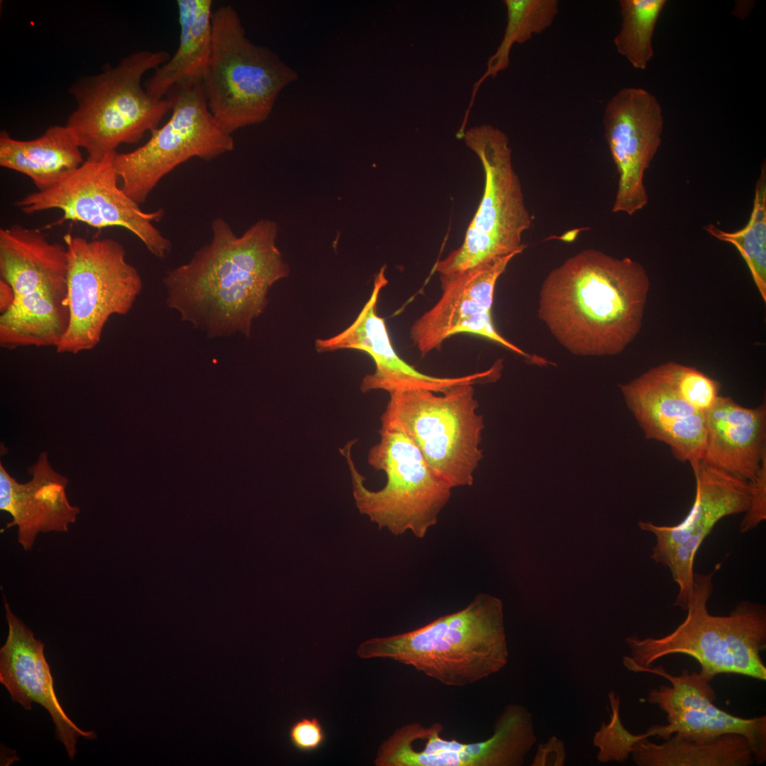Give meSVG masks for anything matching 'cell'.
I'll return each instance as SVG.
<instances>
[{
    "label": "cell",
    "mask_w": 766,
    "mask_h": 766,
    "mask_svg": "<svg viewBox=\"0 0 766 766\" xmlns=\"http://www.w3.org/2000/svg\"><path fill=\"white\" fill-rule=\"evenodd\" d=\"M211 228L209 243L164 275L167 306L209 338H248L270 289L289 274L276 245L278 225L261 219L238 235L216 218Z\"/></svg>",
    "instance_id": "obj_1"
},
{
    "label": "cell",
    "mask_w": 766,
    "mask_h": 766,
    "mask_svg": "<svg viewBox=\"0 0 766 766\" xmlns=\"http://www.w3.org/2000/svg\"><path fill=\"white\" fill-rule=\"evenodd\" d=\"M650 287L638 262L584 250L546 277L538 317L571 353L615 355L640 332Z\"/></svg>",
    "instance_id": "obj_2"
},
{
    "label": "cell",
    "mask_w": 766,
    "mask_h": 766,
    "mask_svg": "<svg viewBox=\"0 0 766 766\" xmlns=\"http://www.w3.org/2000/svg\"><path fill=\"white\" fill-rule=\"evenodd\" d=\"M357 655L392 659L447 686L474 684L508 662L502 603L480 593L465 608L417 629L366 640Z\"/></svg>",
    "instance_id": "obj_3"
},
{
    "label": "cell",
    "mask_w": 766,
    "mask_h": 766,
    "mask_svg": "<svg viewBox=\"0 0 766 766\" xmlns=\"http://www.w3.org/2000/svg\"><path fill=\"white\" fill-rule=\"evenodd\" d=\"M714 574L694 572L686 618L672 632L660 638H626L631 653L623 657L626 669L641 672L663 657L684 654L699 662V675L709 682L720 674L766 679L760 656L766 648L765 606L742 601L728 615H711L707 604Z\"/></svg>",
    "instance_id": "obj_4"
},
{
    "label": "cell",
    "mask_w": 766,
    "mask_h": 766,
    "mask_svg": "<svg viewBox=\"0 0 766 766\" xmlns=\"http://www.w3.org/2000/svg\"><path fill=\"white\" fill-rule=\"evenodd\" d=\"M170 57L164 50H140L106 66L99 74L84 77L70 88L77 107L66 126L73 132L87 158L100 159L122 144H134L159 127L172 101L157 98L142 83L144 74Z\"/></svg>",
    "instance_id": "obj_5"
},
{
    "label": "cell",
    "mask_w": 766,
    "mask_h": 766,
    "mask_svg": "<svg viewBox=\"0 0 766 766\" xmlns=\"http://www.w3.org/2000/svg\"><path fill=\"white\" fill-rule=\"evenodd\" d=\"M474 384H457L441 395L425 389L392 392L380 417V429L404 433L452 489L472 486L483 457L479 444L484 424L477 413Z\"/></svg>",
    "instance_id": "obj_6"
},
{
    "label": "cell",
    "mask_w": 766,
    "mask_h": 766,
    "mask_svg": "<svg viewBox=\"0 0 766 766\" xmlns=\"http://www.w3.org/2000/svg\"><path fill=\"white\" fill-rule=\"evenodd\" d=\"M379 433L380 439L369 450L367 462L387 476L386 484L379 490L366 487L352 455L355 440L340 450L350 474L355 506L379 529L394 535L409 531L423 538L438 523L452 488L431 470L404 433L389 429H379Z\"/></svg>",
    "instance_id": "obj_7"
},
{
    "label": "cell",
    "mask_w": 766,
    "mask_h": 766,
    "mask_svg": "<svg viewBox=\"0 0 766 766\" xmlns=\"http://www.w3.org/2000/svg\"><path fill=\"white\" fill-rule=\"evenodd\" d=\"M462 138L481 162L484 187L462 243L434 265L433 271L439 276L459 274L512 253H521L526 248L523 234L532 223L513 167L507 135L483 124L465 131Z\"/></svg>",
    "instance_id": "obj_8"
},
{
    "label": "cell",
    "mask_w": 766,
    "mask_h": 766,
    "mask_svg": "<svg viewBox=\"0 0 766 766\" xmlns=\"http://www.w3.org/2000/svg\"><path fill=\"white\" fill-rule=\"evenodd\" d=\"M211 49L202 82L208 107L228 133L267 116L285 73L276 57L245 37L231 5L212 13Z\"/></svg>",
    "instance_id": "obj_9"
},
{
    "label": "cell",
    "mask_w": 766,
    "mask_h": 766,
    "mask_svg": "<svg viewBox=\"0 0 766 766\" xmlns=\"http://www.w3.org/2000/svg\"><path fill=\"white\" fill-rule=\"evenodd\" d=\"M67 250L70 323L56 348L77 354L94 348L113 315H126L143 289L138 270L126 260L123 245L106 238L64 235Z\"/></svg>",
    "instance_id": "obj_10"
},
{
    "label": "cell",
    "mask_w": 766,
    "mask_h": 766,
    "mask_svg": "<svg viewBox=\"0 0 766 766\" xmlns=\"http://www.w3.org/2000/svg\"><path fill=\"white\" fill-rule=\"evenodd\" d=\"M166 96L173 103L167 121L143 145L113 156L121 187L138 204L178 165L193 157L210 161L234 149L232 135L208 107L202 84L174 87Z\"/></svg>",
    "instance_id": "obj_11"
},
{
    "label": "cell",
    "mask_w": 766,
    "mask_h": 766,
    "mask_svg": "<svg viewBox=\"0 0 766 766\" xmlns=\"http://www.w3.org/2000/svg\"><path fill=\"white\" fill-rule=\"evenodd\" d=\"M116 152L100 159L87 158L54 186L28 194L14 204L25 214L61 211L62 217L52 226L72 221L97 229L123 228L155 257L165 259L172 245L154 225L162 221L165 211L158 209L145 212L123 191L113 167Z\"/></svg>",
    "instance_id": "obj_12"
},
{
    "label": "cell",
    "mask_w": 766,
    "mask_h": 766,
    "mask_svg": "<svg viewBox=\"0 0 766 766\" xmlns=\"http://www.w3.org/2000/svg\"><path fill=\"white\" fill-rule=\"evenodd\" d=\"M438 723L413 722L395 730L379 748L377 766H521L536 741L533 716L518 704L506 706L490 738L463 743L441 737Z\"/></svg>",
    "instance_id": "obj_13"
},
{
    "label": "cell",
    "mask_w": 766,
    "mask_h": 766,
    "mask_svg": "<svg viewBox=\"0 0 766 766\" xmlns=\"http://www.w3.org/2000/svg\"><path fill=\"white\" fill-rule=\"evenodd\" d=\"M518 253L498 258L459 274L439 276L442 294L437 303L413 324L410 337L422 356L438 349L450 337L474 335L523 357L529 363L553 365L509 341L494 326L492 309L499 277Z\"/></svg>",
    "instance_id": "obj_14"
},
{
    "label": "cell",
    "mask_w": 766,
    "mask_h": 766,
    "mask_svg": "<svg viewBox=\"0 0 766 766\" xmlns=\"http://www.w3.org/2000/svg\"><path fill=\"white\" fill-rule=\"evenodd\" d=\"M696 494L686 517L674 526L639 521L640 528L651 532L656 542L651 557L667 566L678 586L675 604L685 610L693 589L696 553L706 537L723 518L745 513L750 504L748 482L717 471L700 462L694 473Z\"/></svg>",
    "instance_id": "obj_15"
},
{
    "label": "cell",
    "mask_w": 766,
    "mask_h": 766,
    "mask_svg": "<svg viewBox=\"0 0 766 766\" xmlns=\"http://www.w3.org/2000/svg\"><path fill=\"white\" fill-rule=\"evenodd\" d=\"M603 125L618 174L612 211L632 216L648 202L644 175L662 142V109L647 90L625 87L607 103Z\"/></svg>",
    "instance_id": "obj_16"
},
{
    "label": "cell",
    "mask_w": 766,
    "mask_h": 766,
    "mask_svg": "<svg viewBox=\"0 0 766 766\" xmlns=\"http://www.w3.org/2000/svg\"><path fill=\"white\" fill-rule=\"evenodd\" d=\"M385 270L384 265L375 275L371 295L353 323L331 338L317 339L316 350L325 353L355 349L369 355L375 369L362 380L360 390L364 393L382 390L389 394L406 389H425L443 393L457 384L488 382L492 377L490 369L460 377H436L418 371L397 354L384 319L377 311L380 292L388 283Z\"/></svg>",
    "instance_id": "obj_17"
},
{
    "label": "cell",
    "mask_w": 766,
    "mask_h": 766,
    "mask_svg": "<svg viewBox=\"0 0 766 766\" xmlns=\"http://www.w3.org/2000/svg\"><path fill=\"white\" fill-rule=\"evenodd\" d=\"M4 607L9 633L0 649V682L12 701L26 710H31V704L36 703L48 711L55 726L56 738L73 760L77 738L94 740L96 733L79 728L66 714L55 691L44 643L12 612L8 602L5 601Z\"/></svg>",
    "instance_id": "obj_18"
},
{
    "label": "cell",
    "mask_w": 766,
    "mask_h": 766,
    "mask_svg": "<svg viewBox=\"0 0 766 766\" xmlns=\"http://www.w3.org/2000/svg\"><path fill=\"white\" fill-rule=\"evenodd\" d=\"M619 387L645 438L668 445L674 457L688 462L696 472L705 448L704 413L673 392L650 370Z\"/></svg>",
    "instance_id": "obj_19"
},
{
    "label": "cell",
    "mask_w": 766,
    "mask_h": 766,
    "mask_svg": "<svg viewBox=\"0 0 766 766\" xmlns=\"http://www.w3.org/2000/svg\"><path fill=\"white\" fill-rule=\"evenodd\" d=\"M31 479L18 482L0 463V509L12 521L4 530L18 529V542L30 550L40 533L67 532L80 512L67 499L68 479L51 466L46 452L28 469Z\"/></svg>",
    "instance_id": "obj_20"
},
{
    "label": "cell",
    "mask_w": 766,
    "mask_h": 766,
    "mask_svg": "<svg viewBox=\"0 0 766 766\" xmlns=\"http://www.w3.org/2000/svg\"><path fill=\"white\" fill-rule=\"evenodd\" d=\"M706 443L701 462L733 477L753 481L766 455V404L750 409L719 396L704 413Z\"/></svg>",
    "instance_id": "obj_21"
},
{
    "label": "cell",
    "mask_w": 766,
    "mask_h": 766,
    "mask_svg": "<svg viewBox=\"0 0 766 766\" xmlns=\"http://www.w3.org/2000/svg\"><path fill=\"white\" fill-rule=\"evenodd\" d=\"M67 267L65 246L50 242L40 230L19 224L0 229L1 279L15 297L66 287Z\"/></svg>",
    "instance_id": "obj_22"
},
{
    "label": "cell",
    "mask_w": 766,
    "mask_h": 766,
    "mask_svg": "<svg viewBox=\"0 0 766 766\" xmlns=\"http://www.w3.org/2000/svg\"><path fill=\"white\" fill-rule=\"evenodd\" d=\"M212 4L211 0L177 1L179 45L144 83L149 94L163 99L174 87L202 84L211 49Z\"/></svg>",
    "instance_id": "obj_23"
},
{
    "label": "cell",
    "mask_w": 766,
    "mask_h": 766,
    "mask_svg": "<svg viewBox=\"0 0 766 766\" xmlns=\"http://www.w3.org/2000/svg\"><path fill=\"white\" fill-rule=\"evenodd\" d=\"M73 132L65 126H52L39 137L18 140L0 133V165L30 179L37 191L56 184L78 168L83 159Z\"/></svg>",
    "instance_id": "obj_24"
},
{
    "label": "cell",
    "mask_w": 766,
    "mask_h": 766,
    "mask_svg": "<svg viewBox=\"0 0 766 766\" xmlns=\"http://www.w3.org/2000/svg\"><path fill=\"white\" fill-rule=\"evenodd\" d=\"M69 323L67 287L16 296L0 316V345L8 350L26 346L56 348Z\"/></svg>",
    "instance_id": "obj_25"
},
{
    "label": "cell",
    "mask_w": 766,
    "mask_h": 766,
    "mask_svg": "<svg viewBox=\"0 0 766 766\" xmlns=\"http://www.w3.org/2000/svg\"><path fill=\"white\" fill-rule=\"evenodd\" d=\"M638 766H749L755 763L748 739L725 733L706 740H692L679 733L661 744L644 738L631 753Z\"/></svg>",
    "instance_id": "obj_26"
},
{
    "label": "cell",
    "mask_w": 766,
    "mask_h": 766,
    "mask_svg": "<svg viewBox=\"0 0 766 766\" xmlns=\"http://www.w3.org/2000/svg\"><path fill=\"white\" fill-rule=\"evenodd\" d=\"M713 700H704L694 706L666 714V725H653L649 737L663 740L679 733L692 740H706L725 733H738L748 740L755 763L766 761V716L742 718L716 706Z\"/></svg>",
    "instance_id": "obj_27"
},
{
    "label": "cell",
    "mask_w": 766,
    "mask_h": 766,
    "mask_svg": "<svg viewBox=\"0 0 766 766\" xmlns=\"http://www.w3.org/2000/svg\"><path fill=\"white\" fill-rule=\"evenodd\" d=\"M507 23L504 37L496 52L488 59L487 70L474 83L470 103L463 123H466L476 94L487 77H495L509 65V54L514 43H524L533 35L550 27L559 12L557 0H505Z\"/></svg>",
    "instance_id": "obj_28"
},
{
    "label": "cell",
    "mask_w": 766,
    "mask_h": 766,
    "mask_svg": "<svg viewBox=\"0 0 766 766\" xmlns=\"http://www.w3.org/2000/svg\"><path fill=\"white\" fill-rule=\"evenodd\" d=\"M704 230L714 238L734 245L745 261L753 279L766 301V166L762 164L756 182L753 210L746 226L734 232L713 223Z\"/></svg>",
    "instance_id": "obj_29"
},
{
    "label": "cell",
    "mask_w": 766,
    "mask_h": 766,
    "mask_svg": "<svg viewBox=\"0 0 766 766\" xmlns=\"http://www.w3.org/2000/svg\"><path fill=\"white\" fill-rule=\"evenodd\" d=\"M665 0H621L622 23L614 38L620 55L635 69L645 70L653 56L652 39Z\"/></svg>",
    "instance_id": "obj_30"
},
{
    "label": "cell",
    "mask_w": 766,
    "mask_h": 766,
    "mask_svg": "<svg viewBox=\"0 0 766 766\" xmlns=\"http://www.w3.org/2000/svg\"><path fill=\"white\" fill-rule=\"evenodd\" d=\"M650 370L673 392L704 413L719 396L720 382L696 368L668 362Z\"/></svg>",
    "instance_id": "obj_31"
},
{
    "label": "cell",
    "mask_w": 766,
    "mask_h": 766,
    "mask_svg": "<svg viewBox=\"0 0 766 766\" xmlns=\"http://www.w3.org/2000/svg\"><path fill=\"white\" fill-rule=\"evenodd\" d=\"M611 708L609 723L602 722L593 738L594 745L599 748L596 759L606 763L611 761L624 762L639 740L648 738L646 733L632 734L623 725L620 717V697L614 691L609 693Z\"/></svg>",
    "instance_id": "obj_32"
},
{
    "label": "cell",
    "mask_w": 766,
    "mask_h": 766,
    "mask_svg": "<svg viewBox=\"0 0 766 766\" xmlns=\"http://www.w3.org/2000/svg\"><path fill=\"white\" fill-rule=\"evenodd\" d=\"M748 483L750 504L740 525L743 533L753 529L766 518V455L755 478Z\"/></svg>",
    "instance_id": "obj_33"
},
{
    "label": "cell",
    "mask_w": 766,
    "mask_h": 766,
    "mask_svg": "<svg viewBox=\"0 0 766 766\" xmlns=\"http://www.w3.org/2000/svg\"><path fill=\"white\" fill-rule=\"evenodd\" d=\"M289 737L292 745L296 750L303 753H311L323 745L326 740V733L317 718L304 717L292 725Z\"/></svg>",
    "instance_id": "obj_34"
},
{
    "label": "cell",
    "mask_w": 766,
    "mask_h": 766,
    "mask_svg": "<svg viewBox=\"0 0 766 766\" xmlns=\"http://www.w3.org/2000/svg\"><path fill=\"white\" fill-rule=\"evenodd\" d=\"M566 752L564 742L557 737L551 736L546 743L539 744L532 766H562Z\"/></svg>",
    "instance_id": "obj_35"
},
{
    "label": "cell",
    "mask_w": 766,
    "mask_h": 766,
    "mask_svg": "<svg viewBox=\"0 0 766 766\" xmlns=\"http://www.w3.org/2000/svg\"><path fill=\"white\" fill-rule=\"evenodd\" d=\"M15 299L14 292L11 286L4 280L0 281V311L4 313L12 305Z\"/></svg>",
    "instance_id": "obj_36"
}]
</instances>
